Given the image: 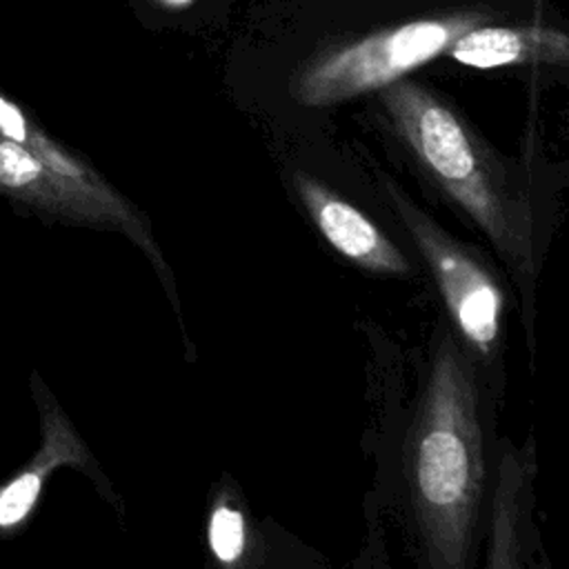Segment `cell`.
Instances as JSON below:
<instances>
[{"instance_id":"cell-1","label":"cell","mask_w":569,"mask_h":569,"mask_svg":"<svg viewBox=\"0 0 569 569\" xmlns=\"http://www.w3.org/2000/svg\"><path fill=\"white\" fill-rule=\"evenodd\" d=\"M407 482L427 562L465 569L485 500L487 462L471 360L438 340L407 440Z\"/></svg>"},{"instance_id":"cell-2","label":"cell","mask_w":569,"mask_h":569,"mask_svg":"<svg viewBox=\"0 0 569 569\" xmlns=\"http://www.w3.org/2000/svg\"><path fill=\"white\" fill-rule=\"evenodd\" d=\"M380 102L427 176L471 218L522 280L536 276V220L525 180L427 87L396 80Z\"/></svg>"},{"instance_id":"cell-3","label":"cell","mask_w":569,"mask_h":569,"mask_svg":"<svg viewBox=\"0 0 569 569\" xmlns=\"http://www.w3.org/2000/svg\"><path fill=\"white\" fill-rule=\"evenodd\" d=\"M480 13L420 18L327 49L291 78V96L305 107H331L382 89L445 53Z\"/></svg>"},{"instance_id":"cell-4","label":"cell","mask_w":569,"mask_h":569,"mask_svg":"<svg viewBox=\"0 0 569 569\" xmlns=\"http://www.w3.org/2000/svg\"><path fill=\"white\" fill-rule=\"evenodd\" d=\"M0 196H7L47 220L120 231L144 251L167 296L178 305L173 273L153 238L147 216L104 178L78 180L62 176L20 144L0 136Z\"/></svg>"},{"instance_id":"cell-5","label":"cell","mask_w":569,"mask_h":569,"mask_svg":"<svg viewBox=\"0 0 569 569\" xmlns=\"http://www.w3.org/2000/svg\"><path fill=\"white\" fill-rule=\"evenodd\" d=\"M385 189L398 218L427 260L458 333L476 356L485 360L496 358L502 340L505 309L500 282L471 249L445 233L402 189L391 180H385Z\"/></svg>"},{"instance_id":"cell-6","label":"cell","mask_w":569,"mask_h":569,"mask_svg":"<svg viewBox=\"0 0 569 569\" xmlns=\"http://www.w3.org/2000/svg\"><path fill=\"white\" fill-rule=\"evenodd\" d=\"M31 385L40 411L42 440L33 458L0 485V540L16 536L29 522L49 476L58 467H76L96 478V482L104 480L73 422L36 373Z\"/></svg>"},{"instance_id":"cell-7","label":"cell","mask_w":569,"mask_h":569,"mask_svg":"<svg viewBox=\"0 0 569 569\" xmlns=\"http://www.w3.org/2000/svg\"><path fill=\"white\" fill-rule=\"evenodd\" d=\"M293 187L316 229L340 256L373 273L407 276L411 271L398 244L340 193L307 171L293 173Z\"/></svg>"},{"instance_id":"cell-8","label":"cell","mask_w":569,"mask_h":569,"mask_svg":"<svg viewBox=\"0 0 569 569\" xmlns=\"http://www.w3.org/2000/svg\"><path fill=\"white\" fill-rule=\"evenodd\" d=\"M533 476L536 447L531 440L518 449L505 445L489 513V547L485 567L513 569L529 562L527 553L533 545L529 516Z\"/></svg>"},{"instance_id":"cell-9","label":"cell","mask_w":569,"mask_h":569,"mask_svg":"<svg viewBox=\"0 0 569 569\" xmlns=\"http://www.w3.org/2000/svg\"><path fill=\"white\" fill-rule=\"evenodd\" d=\"M453 60L476 69L509 64H560L569 60V38L551 27H491L476 24L447 49Z\"/></svg>"},{"instance_id":"cell-10","label":"cell","mask_w":569,"mask_h":569,"mask_svg":"<svg viewBox=\"0 0 569 569\" xmlns=\"http://www.w3.org/2000/svg\"><path fill=\"white\" fill-rule=\"evenodd\" d=\"M0 136L20 144L31 156H36L42 164L49 169L78 178V180H100L102 176L80 156L69 151L62 142L53 140L31 116L16 104L11 98H7L0 91Z\"/></svg>"},{"instance_id":"cell-11","label":"cell","mask_w":569,"mask_h":569,"mask_svg":"<svg viewBox=\"0 0 569 569\" xmlns=\"http://www.w3.org/2000/svg\"><path fill=\"white\" fill-rule=\"evenodd\" d=\"M247 520L242 511L227 498H220L209 513L207 538L209 549L220 565H240L249 553Z\"/></svg>"},{"instance_id":"cell-12","label":"cell","mask_w":569,"mask_h":569,"mask_svg":"<svg viewBox=\"0 0 569 569\" xmlns=\"http://www.w3.org/2000/svg\"><path fill=\"white\" fill-rule=\"evenodd\" d=\"M156 2L162 4V7H167V9H182V7L191 4L193 0H156Z\"/></svg>"}]
</instances>
